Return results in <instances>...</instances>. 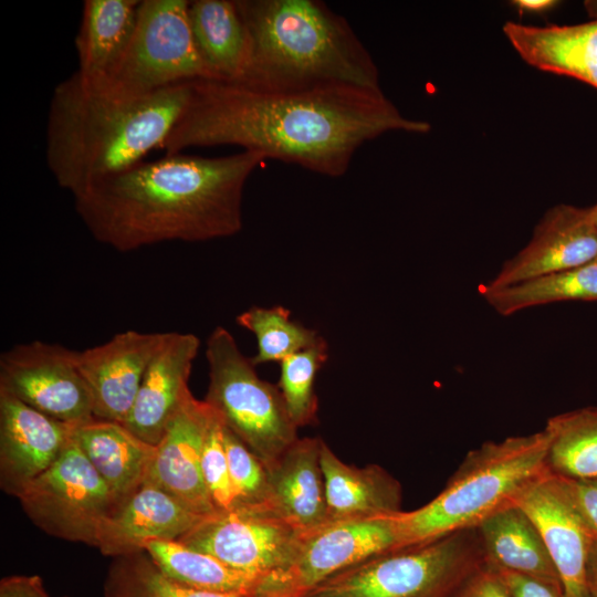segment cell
<instances>
[{"label": "cell", "mask_w": 597, "mask_h": 597, "mask_svg": "<svg viewBox=\"0 0 597 597\" xmlns=\"http://www.w3.org/2000/svg\"><path fill=\"white\" fill-rule=\"evenodd\" d=\"M381 88L347 83L264 87L238 81L191 84L163 150L240 146L327 177L347 172L356 151L389 132L426 134Z\"/></svg>", "instance_id": "6da1fadb"}, {"label": "cell", "mask_w": 597, "mask_h": 597, "mask_svg": "<svg viewBox=\"0 0 597 597\" xmlns=\"http://www.w3.org/2000/svg\"><path fill=\"white\" fill-rule=\"evenodd\" d=\"M263 160L255 150L166 154L73 196L75 211L95 240L121 252L232 237L242 229L245 184Z\"/></svg>", "instance_id": "7a4b0ae2"}, {"label": "cell", "mask_w": 597, "mask_h": 597, "mask_svg": "<svg viewBox=\"0 0 597 597\" xmlns=\"http://www.w3.org/2000/svg\"><path fill=\"white\" fill-rule=\"evenodd\" d=\"M191 84L134 94L77 71L60 82L45 135L46 164L56 184L75 196L163 150Z\"/></svg>", "instance_id": "3957f363"}, {"label": "cell", "mask_w": 597, "mask_h": 597, "mask_svg": "<svg viewBox=\"0 0 597 597\" xmlns=\"http://www.w3.org/2000/svg\"><path fill=\"white\" fill-rule=\"evenodd\" d=\"M251 85L292 87L347 83L380 88L378 67L349 22L318 0H235Z\"/></svg>", "instance_id": "277c9868"}, {"label": "cell", "mask_w": 597, "mask_h": 597, "mask_svg": "<svg viewBox=\"0 0 597 597\" xmlns=\"http://www.w3.org/2000/svg\"><path fill=\"white\" fill-rule=\"evenodd\" d=\"M548 433L486 441L468 452L446 486L430 502L396 515L400 547L476 528L547 469Z\"/></svg>", "instance_id": "5b68a950"}, {"label": "cell", "mask_w": 597, "mask_h": 597, "mask_svg": "<svg viewBox=\"0 0 597 597\" xmlns=\"http://www.w3.org/2000/svg\"><path fill=\"white\" fill-rule=\"evenodd\" d=\"M485 561L476 528L367 558L305 597H450Z\"/></svg>", "instance_id": "8992f818"}, {"label": "cell", "mask_w": 597, "mask_h": 597, "mask_svg": "<svg viewBox=\"0 0 597 597\" xmlns=\"http://www.w3.org/2000/svg\"><path fill=\"white\" fill-rule=\"evenodd\" d=\"M205 354L209 383L203 400L269 467L298 438L280 389L259 377L252 359L222 326L209 334Z\"/></svg>", "instance_id": "52a82bcc"}, {"label": "cell", "mask_w": 597, "mask_h": 597, "mask_svg": "<svg viewBox=\"0 0 597 597\" xmlns=\"http://www.w3.org/2000/svg\"><path fill=\"white\" fill-rule=\"evenodd\" d=\"M187 0H143L132 38L111 73L103 77L134 94L213 80L189 22Z\"/></svg>", "instance_id": "ba28073f"}, {"label": "cell", "mask_w": 597, "mask_h": 597, "mask_svg": "<svg viewBox=\"0 0 597 597\" xmlns=\"http://www.w3.org/2000/svg\"><path fill=\"white\" fill-rule=\"evenodd\" d=\"M18 499L46 534L93 547L102 525L119 507L73 434L59 458Z\"/></svg>", "instance_id": "9c48e42d"}, {"label": "cell", "mask_w": 597, "mask_h": 597, "mask_svg": "<svg viewBox=\"0 0 597 597\" xmlns=\"http://www.w3.org/2000/svg\"><path fill=\"white\" fill-rule=\"evenodd\" d=\"M397 514L327 522L300 533L287 564L259 578L248 597H305L332 576L400 548Z\"/></svg>", "instance_id": "30bf717a"}, {"label": "cell", "mask_w": 597, "mask_h": 597, "mask_svg": "<svg viewBox=\"0 0 597 597\" xmlns=\"http://www.w3.org/2000/svg\"><path fill=\"white\" fill-rule=\"evenodd\" d=\"M76 352L41 341L13 346L0 356V391L74 427L95 419Z\"/></svg>", "instance_id": "8fae6325"}, {"label": "cell", "mask_w": 597, "mask_h": 597, "mask_svg": "<svg viewBox=\"0 0 597 597\" xmlns=\"http://www.w3.org/2000/svg\"><path fill=\"white\" fill-rule=\"evenodd\" d=\"M298 536L270 509L238 507L207 516L178 541L259 579L287 564Z\"/></svg>", "instance_id": "7c38bea8"}, {"label": "cell", "mask_w": 597, "mask_h": 597, "mask_svg": "<svg viewBox=\"0 0 597 597\" xmlns=\"http://www.w3.org/2000/svg\"><path fill=\"white\" fill-rule=\"evenodd\" d=\"M538 528L557 573L563 597H589L588 561L593 536L559 476L548 470L513 501Z\"/></svg>", "instance_id": "4fadbf2b"}, {"label": "cell", "mask_w": 597, "mask_h": 597, "mask_svg": "<svg viewBox=\"0 0 597 597\" xmlns=\"http://www.w3.org/2000/svg\"><path fill=\"white\" fill-rule=\"evenodd\" d=\"M597 259L594 208L558 205L536 226L530 242L484 283L496 289L577 268Z\"/></svg>", "instance_id": "5bb4252c"}, {"label": "cell", "mask_w": 597, "mask_h": 597, "mask_svg": "<svg viewBox=\"0 0 597 597\" xmlns=\"http://www.w3.org/2000/svg\"><path fill=\"white\" fill-rule=\"evenodd\" d=\"M165 333L125 331L104 344L76 352L77 367L90 389L94 418L124 423L145 371Z\"/></svg>", "instance_id": "9a60e30c"}, {"label": "cell", "mask_w": 597, "mask_h": 597, "mask_svg": "<svg viewBox=\"0 0 597 597\" xmlns=\"http://www.w3.org/2000/svg\"><path fill=\"white\" fill-rule=\"evenodd\" d=\"M212 415L209 405L191 394L156 446L145 480L203 516L218 513L201 471L202 447Z\"/></svg>", "instance_id": "2e32d148"}, {"label": "cell", "mask_w": 597, "mask_h": 597, "mask_svg": "<svg viewBox=\"0 0 597 597\" xmlns=\"http://www.w3.org/2000/svg\"><path fill=\"white\" fill-rule=\"evenodd\" d=\"M74 426L0 391V486L18 498L59 458Z\"/></svg>", "instance_id": "e0dca14e"}, {"label": "cell", "mask_w": 597, "mask_h": 597, "mask_svg": "<svg viewBox=\"0 0 597 597\" xmlns=\"http://www.w3.org/2000/svg\"><path fill=\"white\" fill-rule=\"evenodd\" d=\"M199 347V338L191 333L165 332L123 423L145 442L159 443L169 422L192 394L188 383Z\"/></svg>", "instance_id": "ac0fdd59"}, {"label": "cell", "mask_w": 597, "mask_h": 597, "mask_svg": "<svg viewBox=\"0 0 597 597\" xmlns=\"http://www.w3.org/2000/svg\"><path fill=\"white\" fill-rule=\"evenodd\" d=\"M206 517L160 488L144 482L104 522L96 547L114 558L145 552L148 541L180 540Z\"/></svg>", "instance_id": "d6986e66"}, {"label": "cell", "mask_w": 597, "mask_h": 597, "mask_svg": "<svg viewBox=\"0 0 597 597\" xmlns=\"http://www.w3.org/2000/svg\"><path fill=\"white\" fill-rule=\"evenodd\" d=\"M322 442L317 437L297 438L266 467L271 510L300 533L328 522Z\"/></svg>", "instance_id": "ffe728a7"}, {"label": "cell", "mask_w": 597, "mask_h": 597, "mask_svg": "<svg viewBox=\"0 0 597 597\" xmlns=\"http://www.w3.org/2000/svg\"><path fill=\"white\" fill-rule=\"evenodd\" d=\"M503 32L527 64L597 88V11L591 20L573 25L506 22Z\"/></svg>", "instance_id": "44dd1931"}, {"label": "cell", "mask_w": 597, "mask_h": 597, "mask_svg": "<svg viewBox=\"0 0 597 597\" xmlns=\"http://www.w3.org/2000/svg\"><path fill=\"white\" fill-rule=\"evenodd\" d=\"M321 465L328 522L389 516L401 511V485L384 468L347 464L324 440Z\"/></svg>", "instance_id": "7402d4cb"}, {"label": "cell", "mask_w": 597, "mask_h": 597, "mask_svg": "<svg viewBox=\"0 0 597 597\" xmlns=\"http://www.w3.org/2000/svg\"><path fill=\"white\" fill-rule=\"evenodd\" d=\"M73 436L119 506L145 482L156 446L124 425L93 419L74 427Z\"/></svg>", "instance_id": "603a6c76"}, {"label": "cell", "mask_w": 597, "mask_h": 597, "mask_svg": "<svg viewBox=\"0 0 597 597\" xmlns=\"http://www.w3.org/2000/svg\"><path fill=\"white\" fill-rule=\"evenodd\" d=\"M476 531L490 565L562 589L538 528L519 505L510 503L500 507L484 519Z\"/></svg>", "instance_id": "cb8c5ba5"}, {"label": "cell", "mask_w": 597, "mask_h": 597, "mask_svg": "<svg viewBox=\"0 0 597 597\" xmlns=\"http://www.w3.org/2000/svg\"><path fill=\"white\" fill-rule=\"evenodd\" d=\"M188 13L195 42L213 80L240 81L249 43L235 0H193Z\"/></svg>", "instance_id": "d4e9b609"}, {"label": "cell", "mask_w": 597, "mask_h": 597, "mask_svg": "<svg viewBox=\"0 0 597 597\" xmlns=\"http://www.w3.org/2000/svg\"><path fill=\"white\" fill-rule=\"evenodd\" d=\"M139 0H85L75 49L77 72L103 78L123 55L134 32Z\"/></svg>", "instance_id": "484cf974"}, {"label": "cell", "mask_w": 597, "mask_h": 597, "mask_svg": "<svg viewBox=\"0 0 597 597\" xmlns=\"http://www.w3.org/2000/svg\"><path fill=\"white\" fill-rule=\"evenodd\" d=\"M481 296L499 314L567 301H597V259L584 265L504 287L479 286Z\"/></svg>", "instance_id": "4316f807"}, {"label": "cell", "mask_w": 597, "mask_h": 597, "mask_svg": "<svg viewBox=\"0 0 597 597\" xmlns=\"http://www.w3.org/2000/svg\"><path fill=\"white\" fill-rule=\"evenodd\" d=\"M145 552L165 576L188 587L248 597L258 580L178 540L148 541Z\"/></svg>", "instance_id": "83f0119b"}, {"label": "cell", "mask_w": 597, "mask_h": 597, "mask_svg": "<svg viewBox=\"0 0 597 597\" xmlns=\"http://www.w3.org/2000/svg\"><path fill=\"white\" fill-rule=\"evenodd\" d=\"M544 429L549 472L569 480L597 479V406L555 415Z\"/></svg>", "instance_id": "f1b7e54d"}, {"label": "cell", "mask_w": 597, "mask_h": 597, "mask_svg": "<svg viewBox=\"0 0 597 597\" xmlns=\"http://www.w3.org/2000/svg\"><path fill=\"white\" fill-rule=\"evenodd\" d=\"M240 327L254 334L258 350L252 363H281L286 357L317 345L324 338L312 328L291 318L290 310L276 305L251 306L235 317Z\"/></svg>", "instance_id": "f546056e"}, {"label": "cell", "mask_w": 597, "mask_h": 597, "mask_svg": "<svg viewBox=\"0 0 597 597\" xmlns=\"http://www.w3.org/2000/svg\"><path fill=\"white\" fill-rule=\"evenodd\" d=\"M104 589L105 597H242L176 583L158 569L146 552L114 558Z\"/></svg>", "instance_id": "4dcf8cb0"}, {"label": "cell", "mask_w": 597, "mask_h": 597, "mask_svg": "<svg viewBox=\"0 0 597 597\" xmlns=\"http://www.w3.org/2000/svg\"><path fill=\"white\" fill-rule=\"evenodd\" d=\"M327 358L328 348L324 339L280 363L277 388L287 413L297 429L316 421L318 401L315 380Z\"/></svg>", "instance_id": "1f68e13d"}, {"label": "cell", "mask_w": 597, "mask_h": 597, "mask_svg": "<svg viewBox=\"0 0 597 597\" xmlns=\"http://www.w3.org/2000/svg\"><path fill=\"white\" fill-rule=\"evenodd\" d=\"M223 440L237 509L271 510L269 473L265 464L227 427L223 429Z\"/></svg>", "instance_id": "d6a6232c"}, {"label": "cell", "mask_w": 597, "mask_h": 597, "mask_svg": "<svg viewBox=\"0 0 597 597\" xmlns=\"http://www.w3.org/2000/svg\"><path fill=\"white\" fill-rule=\"evenodd\" d=\"M223 429L222 421L213 411L202 447L201 471L217 512L237 509V498L229 474Z\"/></svg>", "instance_id": "836d02e7"}, {"label": "cell", "mask_w": 597, "mask_h": 597, "mask_svg": "<svg viewBox=\"0 0 597 597\" xmlns=\"http://www.w3.org/2000/svg\"><path fill=\"white\" fill-rule=\"evenodd\" d=\"M561 479L588 532L593 538H597V479Z\"/></svg>", "instance_id": "e575fe53"}, {"label": "cell", "mask_w": 597, "mask_h": 597, "mask_svg": "<svg viewBox=\"0 0 597 597\" xmlns=\"http://www.w3.org/2000/svg\"><path fill=\"white\" fill-rule=\"evenodd\" d=\"M450 597H510L496 569L484 561Z\"/></svg>", "instance_id": "d590c367"}, {"label": "cell", "mask_w": 597, "mask_h": 597, "mask_svg": "<svg viewBox=\"0 0 597 597\" xmlns=\"http://www.w3.org/2000/svg\"><path fill=\"white\" fill-rule=\"evenodd\" d=\"M510 597H563L558 587L532 576L494 567Z\"/></svg>", "instance_id": "8d00e7d4"}, {"label": "cell", "mask_w": 597, "mask_h": 597, "mask_svg": "<svg viewBox=\"0 0 597 597\" xmlns=\"http://www.w3.org/2000/svg\"><path fill=\"white\" fill-rule=\"evenodd\" d=\"M0 597H50L39 575H11L0 580Z\"/></svg>", "instance_id": "74e56055"}, {"label": "cell", "mask_w": 597, "mask_h": 597, "mask_svg": "<svg viewBox=\"0 0 597 597\" xmlns=\"http://www.w3.org/2000/svg\"><path fill=\"white\" fill-rule=\"evenodd\" d=\"M520 12H545L557 4L554 0H515L512 2Z\"/></svg>", "instance_id": "f35d334b"}, {"label": "cell", "mask_w": 597, "mask_h": 597, "mask_svg": "<svg viewBox=\"0 0 597 597\" xmlns=\"http://www.w3.org/2000/svg\"><path fill=\"white\" fill-rule=\"evenodd\" d=\"M589 578L597 579V538H593L589 561H588Z\"/></svg>", "instance_id": "ab89813d"}, {"label": "cell", "mask_w": 597, "mask_h": 597, "mask_svg": "<svg viewBox=\"0 0 597 597\" xmlns=\"http://www.w3.org/2000/svg\"><path fill=\"white\" fill-rule=\"evenodd\" d=\"M589 597H597V579L589 578Z\"/></svg>", "instance_id": "60d3db41"}, {"label": "cell", "mask_w": 597, "mask_h": 597, "mask_svg": "<svg viewBox=\"0 0 597 597\" xmlns=\"http://www.w3.org/2000/svg\"><path fill=\"white\" fill-rule=\"evenodd\" d=\"M594 208V213H595V221H596V224H597V203L593 206Z\"/></svg>", "instance_id": "b9f144b4"}]
</instances>
